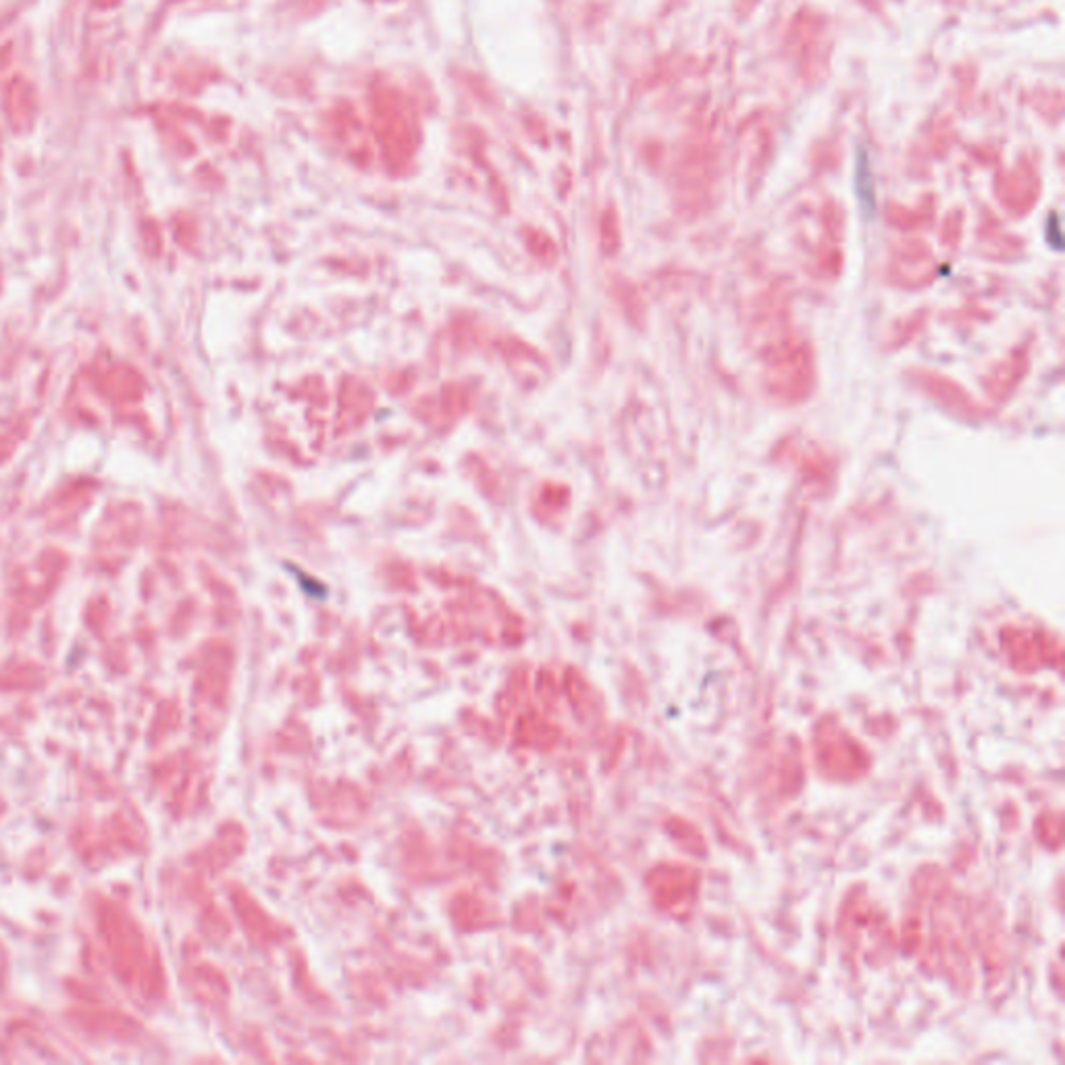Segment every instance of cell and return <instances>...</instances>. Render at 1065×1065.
I'll return each instance as SVG.
<instances>
[{"mask_svg":"<svg viewBox=\"0 0 1065 1065\" xmlns=\"http://www.w3.org/2000/svg\"><path fill=\"white\" fill-rule=\"evenodd\" d=\"M855 192L860 202L868 210L874 209V185H872V169H870L868 150L860 148L855 157Z\"/></svg>","mask_w":1065,"mask_h":1065,"instance_id":"1","label":"cell"}]
</instances>
